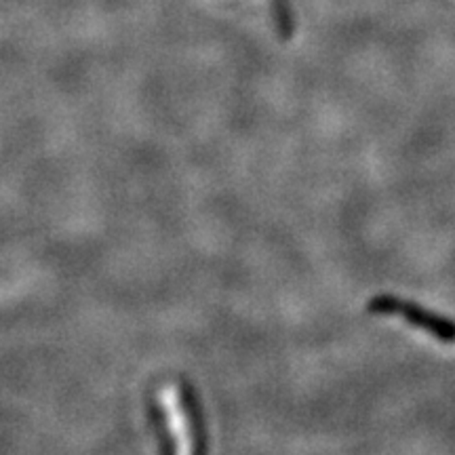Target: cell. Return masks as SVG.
Segmentation results:
<instances>
[{
    "mask_svg": "<svg viewBox=\"0 0 455 455\" xmlns=\"http://www.w3.org/2000/svg\"><path fill=\"white\" fill-rule=\"evenodd\" d=\"M369 312L373 315H392V316H403L405 321L411 323V325L424 329L432 335H439L443 341H453L455 339V327L451 323H447L445 318H439L430 312H426L418 306H413V301H403L396 298H390V295H384V298L373 299L369 304Z\"/></svg>",
    "mask_w": 455,
    "mask_h": 455,
    "instance_id": "obj_1",
    "label": "cell"
}]
</instances>
